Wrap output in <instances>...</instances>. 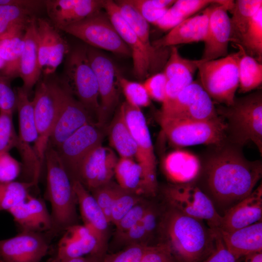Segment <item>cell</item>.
I'll use <instances>...</instances> for the list:
<instances>
[{
  "label": "cell",
  "mask_w": 262,
  "mask_h": 262,
  "mask_svg": "<svg viewBox=\"0 0 262 262\" xmlns=\"http://www.w3.org/2000/svg\"><path fill=\"white\" fill-rule=\"evenodd\" d=\"M34 185L31 182H0V211H8L25 200L29 194V190Z\"/></svg>",
  "instance_id": "cell-39"
},
{
  "label": "cell",
  "mask_w": 262,
  "mask_h": 262,
  "mask_svg": "<svg viewBox=\"0 0 262 262\" xmlns=\"http://www.w3.org/2000/svg\"><path fill=\"white\" fill-rule=\"evenodd\" d=\"M109 150L102 144L91 150L82 162L74 180L79 181L88 191L94 190Z\"/></svg>",
  "instance_id": "cell-31"
},
{
  "label": "cell",
  "mask_w": 262,
  "mask_h": 262,
  "mask_svg": "<svg viewBox=\"0 0 262 262\" xmlns=\"http://www.w3.org/2000/svg\"><path fill=\"white\" fill-rule=\"evenodd\" d=\"M218 116L212 99L199 82L193 81L174 99L162 104L159 117L208 120Z\"/></svg>",
  "instance_id": "cell-13"
},
{
  "label": "cell",
  "mask_w": 262,
  "mask_h": 262,
  "mask_svg": "<svg viewBox=\"0 0 262 262\" xmlns=\"http://www.w3.org/2000/svg\"><path fill=\"white\" fill-rule=\"evenodd\" d=\"M13 113L0 110V152H9L18 142L13 123Z\"/></svg>",
  "instance_id": "cell-45"
},
{
  "label": "cell",
  "mask_w": 262,
  "mask_h": 262,
  "mask_svg": "<svg viewBox=\"0 0 262 262\" xmlns=\"http://www.w3.org/2000/svg\"><path fill=\"white\" fill-rule=\"evenodd\" d=\"M21 231L49 232L52 220L44 202L29 194L8 211Z\"/></svg>",
  "instance_id": "cell-23"
},
{
  "label": "cell",
  "mask_w": 262,
  "mask_h": 262,
  "mask_svg": "<svg viewBox=\"0 0 262 262\" xmlns=\"http://www.w3.org/2000/svg\"><path fill=\"white\" fill-rule=\"evenodd\" d=\"M227 125L228 141L242 147L252 142L262 153V93L235 98L230 106L216 107Z\"/></svg>",
  "instance_id": "cell-4"
},
{
  "label": "cell",
  "mask_w": 262,
  "mask_h": 262,
  "mask_svg": "<svg viewBox=\"0 0 262 262\" xmlns=\"http://www.w3.org/2000/svg\"><path fill=\"white\" fill-rule=\"evenodd\" d=\"M245 262H262V252H257L246 256Z\"/></svg>",
  "instance_id": "cell-61"
},
{
  "label": "cell",
  "mask_w": 262,
  "mask_h": 262,
  "mask_svg": "<svg viewBox=\"0 0 262 262\" xmlns=\"http://www.w3.org/2000/svg\"><path fill=\"white\" fill-rule=\"evenodd\" d=\"M215 4L206 8L201 14L185 19L166 34L152 42V45L157 48H165L180 44L203 42L209 17Z\"/></svg>",
  "instance_id": "cell-21"
},
{
  "label": "cell",
  "mask_w": 262,
  "mask_h": 262,
  "mask_svg": "<svg viewBox=\"0 0 262 262\" xmlns=\"http://www.w3.org/2000/svg\"><path fill=\"white\" fill-rule=\"evenodd\" d=\"M230 0H178L171 6L184 19H186L200 10L215 4H229Z\"/></svg>",
  "instance_id": "cell-46"
},
{
  "label": "cell",
  "mask_w": 262,
  "mask_h": 262,
  "mask_svg": "<svg viewBox=\"0 0 262 262\" xmlns=\"http://www.w3.org/2000/svg\"><path fill=\"white\" fill-rule=\"evenodd\" d=\"M37 83L32 101L38 137L33 148L43 164L60 111L62 86L54 82L38 81Z\"/></svg>",
  "instance_id": "cell-11"
},
{
  "label": "cell",
  "mask_w": 262,
  "mask_h": 262,
  "mask_svg": "<svg viewBox=\"0 0 262 262\" xmlns=\"http://www.w3.org/2000/svg\"><path fill=\"white\" fill-rule=\"evenodd\" d=\"M140 262H178L167 246H148Z\"/></svg>",
  "instance_id": "cell-52"
},
{
  "label": "cell",
  "mask_w": 262,
  "mask_h": 262,
  "mask_svg": "<svg viewBox=\"0 0 262 262\" xmlns=\"http://www.w3.org/2000/svg\"><path fill=\"white\" fill-rule=\"evenodd\" d=\"M185 19L170 7L154 25L163 31H170Z\"/></svg>",
  "instance_id": "cell-58"
},
{
  "label": "cell",
  "mask_w": 262,
  "mask_h": 262,
  "mask_svg": "<svg viewBox=\"0 0 262 262\" xmlns=\"http://www.w3.org/2000/svg\"><path fill=\"white\" fill-rule=\"evenodd\" d=\"M8 80L0 75V110L13 113L16 108V94Z\"/></svg>",
  "instance_id": "cell-56"
},
{
  "label": "cell",
  "mask_w": 262,
  "mask_h": 262,
  "mask_svg": "<svg viewBox=\"0 0 262 262\" xmlns=\"http://www.w3.org/2000/svg\"><path fill=\"white\" fill-rule=\"evenodd\" d=\"M61 30L85 42L89 47L111 51L120 56L131 52L120 37L108 15L101 10Z\"/></svg>",
  "instance_id": "cell-10"
},
{
  "label": "cell",
  "mask_w": 262,
  "mask_h": 262,
  "mask_svg": "<svg viewBox=\"0 0 262 262\" xmlns=\"http://www.w3.org/2000/svg\"><path fill=\"white\" fill-rule=\"evenodd\" d=\"M246 53L262 63V7L253 17L240 44Z\"/></svg>",
  "instance_id": "cell-36"
},
{
  "label": "cell",
  "mask_w": 262,
  "mask_h": 262,
  "mask_svg": "<svg viewBox=\"0 0 262 262\" xmlns=\"http://www.w3.org/2000/svg\"><path fill=\"white\" fill-rule=\"evenodd\" d=\"M61 85L60 111L48 144L55 149L81 127L94 123L92 115L85 107Z\"/></svg>",
  "instance_id": "cell-17"
},
{
  "label": "cell",
  "mask_w": 262,
  "mask_h": 262,
  "mask_svg": "<svg viewBox=\"0 0 262 262\" xmlns=\"http://www.w3.org/2000/svg\"><path fill=\"white\" fill-rule=\"evenodd\" d=\"M165 196L172 208L185 215L205 220L211 229L219 228L222 216L210 198L193 182L172 185L165 189Z\"/></svg>",
  "instance_id": "cell-12"
},
{
  "label": "cell",
  "mask_w": 262,
  "mask_h": 262,
  "mask_svg": "<svg viewBox=\"0 0 262 262\" xmlns=\"http://www.w3.org/2000/svg\"><path fill=\"white\" fill-rule=\"evenodd\" d=\"M109 136L111 146L120 157L132 158L136 153V146L120 108L109 126Z\"/></svg>",
  "instance_id": "cell-32"
},
{
  "label": "cell",
  "mask_w": 262,
  "mask_h": 262,
  "mask_svg": "<svg viewBox=\"0 0 262 262\" xmlns=\"http://www.w3.org/2000/svg\"><path fill=\"white\" fill-rule=\"evenodd\" d=\"M117 160L114 152L110 149L97 178L95 189L110 182L115 174V169Z\"/></svg>",
  "instance_id": "cell-57"
},
{
  "label": "cell",
  "mask_w": 262,
  "mask_h": 262,
  "mask_svg": "<svg viewBox=\"0 0 262 262\" xmlns=\"http://www.w3.org/2000/svg\"><path fill=\"white\" fill-rule=\"evenodd\" d=\"M200 62V59L193 60L182 57L176 47H171L169 56L164 67L163 72L167 80L180 75H193L197 69L198 65Z\"/></svg>",
  "instance_id": "cell-40"
},
{
  "label": "cell",
  "mask_w": 262,
  "mask_h": 262,
  "mask_svg": "<svg viewBox=\"0 0 262 262\" xmlns=\"http://www.w3.org/2000/svg\"><path fill=\"white\" fill-rule=\"evenodd\" d=\"M87 54L98 85L100 102L98 124L100 126L114 111L118 100L116 88L118 69L113 61L98 49L88 46Z\"/></svg>",
  "instance_id": "cell-14"
},
{
  "label": "cell",
  "mask_w": 262,
  "mask_h": 262,
  "mask_svg": "<svg viewBox=\"0 0 262 262\" xmlns=\"http://www.w3.org/2000/svg\"><path fill=\"white\" fill-rule=\"evenodd\" d=\"M48 234L21 231L12 238L0 240L1 262H40L49 249Z\"/></svg>",
  "instance_id": "cell-16"
},
{
  "label": "cell",
  "mask_w": 262,
  "mask_h": 262,
  "mask_svg": "<svg viewBox=\"0 0 262 262\" xmlns=\"http://www.w3.org/2000/svg\"><path fill=\"white\" fill-rule=\"evenodd\" d=\"M47 167L46 198L51 207L52 237L76 224L78 203L73 183L56 149L48 145L45 154Z\"/></svg>",
  "instance_id": "cell-3"
},
{
  "label": "cell",
  "mask_w": 262,
  "mask_h": 262,
  "mask_svg": "<svg viewBox=\"0 0 262 262\" xmlns=\"http://www.w3.org/2000/svg\"><path fill=\"white\" fill-rule=\"evenodd\" d=\"M262 185L228 209L222 216L218 229L232 231L262 221Z\"/></svg>",
  "instance_id": "cell-22"
},
{
  "label": "cell",
  "mask_w": 262,
  "mask_h": 262,
  "mask_svg": "<svg viewBox=\"0 0 262 262\" xmlns=\"http://www.w3.org/2000/svg\"><path fill=\"white\" fill-rule=\"evenodd\" d=\"M240 56L237 52L218 59L203 61L198 65L199 82L213 100L232 105L239 87L238 64Z\"/></svg>",
  "instance_id": "cell-6"
},
{
  "label": "cell",
  "mask_w": 262,
  "mask_h": 262,
  "mask_svg": "<svg viewBox=\"0 0 262 262\" xmlns=\"http://www.w3.org/2000/svg\"><path fill=\"white\" fill-rule=\"evenodd\" d=\"M6 5L19 6L34 11L44 6V0H0V6Z\"/></svg>",
  "instance_id": "cell-59"
},
{
  "label": "cell",
  "mask_w": 262,
  "mask_h": 262,
  "mask_svg": "<svg viewBox=\"0 0 262 262\" xmlns=\"http://www.w3.org/2000/svg\"><path fill=\"white\" fill-rule=\"evenodd\" d=\"M139 201V197L135 193L126 191L120 187L111 209L110 223L116 225Z\"/></svg>",
  "instance_id": "cell-44"
},
{
  "label": "cell",
  "mask_w": 262,
  "mask_h": 262,
  "mask_svg": "<svg viewBox=\"0 0 262 262\" xmlns=\"http://www.w3.org/2000/svg\"><path fill=\"white\" fill-rule=\"evenodd\" d=\"M150 205L139 201L115 225L118 237L127 232L143 217Z\"/></svg>",
  "instance_id": "cell-49"
},
{
  "label": "cell",
  "mask_w": 262,
  "mask_h": 262,
  "mask_svg": "<svg viewBox=\"0 0 262 262\" xmlns=\"http://www.w3.org/2000/svg\"><path fill=\"white\" fill-rule=\"evenodd\" d=\"M21 169V164L8 152H0V182L14 181Z\"/></svg>",
  "instance_id": "cell-51"
},
{
  "label": "cell",
  "mask_w": 262,
  "mask_h": 262,
  "mask_svg": "<svg viewBox=\"0 0 262 262\" xmlns=\"http://www.w3.org/2000/svg\"><path fill=\"white\" fill-rule=\"evenodd\" d=\"M121 14L145 46L156 54L169 52L168 48H157L150 40L149 23L140 15L128 0H116Z\"/></svg>",
  "instance_id": "cell-33"
},
{
  "label": "cell",
  "mask_w": 262,
  "mask_h": 262,
  "mask_svg": "<svg viewBox=\"0 0 262 262\" xmlns=\"http://www.w3.org/2000/svg\"><path fill=\"white\" fill-rule=\"evenodd\" d=\"M99 127L94 123L83 125L56 149L72 181L75 180L79 167L87 154L102 144L103 134Z\"/></svg>",
  "instance_id": "cell-15"
},
{
  "label": "cell",
  "mask_w": 262,
  "mask_h": 262,
  "mask_svg": "<svg viewBox=\"0 0 262 262\" xmlns=\"http://www.w3.org/2000/svg\"><path fill=\"white\" fill-rule=\"evenodd\" d=\"M62 85L75 95L92 115L98 116L99 102L98 85L90 65L87 46L75 47L68 53Z\"/></svg>",
  "instance_id": "cell-7"
},
{
  "label": "cell",
  "mask_w": 262,
  "mask_h": 262,
  "mask_svg": "<svg viewBox=\"0 0 262 262\" xmlns=\"http://www.w3.org/2000/svg\"><path fill=\"white\" fill-rule=\"evenodd\" d=\"M214 249L204 262H237V259L227 249L218 230L213 229Z\"/></svg>",
  "instance_id": "cell-55"
},
{
  "label": "cell",
  "mask_w": 262,
  "mask_h": 262,
  "mask_svg": "<svg viewBox=\"0 0 262 262\" xmlns=\"http://www.w3.org/2000/svg\"><path fill=\"white\" fill-rule=\"evenodd\" d=\"M167 79L163 72H158L147 77L143 83L150 99L162 103L165 95Z\"/></svg>",
  "instance_id": "cell-50"
},
{
  "label": "cell",
  "mask_w": 262,
  "mask_h": 262,
  "mask_svg": "<svg viewBox=\"0 0 262 262\" xmlns=\"http://www.w3.org/2000/svg\"><path fill=\"white\" fill-rule=\"evenodd\" d=\"M36 26L39 61L42 71L49 58L51 33L54 26L49 20L40 18L36 19Z\"/></svg>",
  "instance_id": "cell-43"
},
{
  "label": "cell",
  "mask_w": 262,
  "mask_h": 262,
  "mask_svg": "<svg viewBox=\"0 0 262 262\" xmlns=\"http://www.w3.org/2000/svg\"><path fill=\"white\" fill-rule=\"evenodd\" d=\"M96 236L84 225L68 228L60 240L56 255L51 262L93 255L102 258L105 250Z\"/></svg>",
  "instance_id": "cell-18"
},
{
  "label": "cell",
  "mask_w": 262,
  "mask_h": 262,
  "mask_svg": "<svg viewBox=\"0 0 262 262\" xmlns=\"http://www.w3.org/2000/svg\"><path fill=\"white\" fill-rule=\"evenodd\" d=\"M162 130L174 146H218L228 141L227 125L220 116L208 120L159 117Z\"/></svg>",
  "instance_id": "cell-5"
},
{
  "label": "cell",
  "mask_w": 262,
  "mask_h": 262,
  "mask_svg": "<svg viewBox=\"0 0 262 262\" xmlns=\"http://www.w3.org/2000/svg\"><path fill=\"white\" fill-rule=\"evenodd\" d=\"M119 108L136 144L135 157L143 169L142 190L154 195L158 187L156 161L146 118L141 108L126 101Z\"/></svg>",
  "instance_id": "cell-9"
},
{
  "label": "cell",
  "mask_w": 262,
  "mask_h": 262,
  "mask_svg": "<svg viewBox=\"0 0 262 262\" xmlns=\"http://www.w3.org/2000/svg\"><path fill=\"white\" fill-rule=\"evenodd\" d=\"M102 258L93 255L71 259L61 262H99Z\"/></svg>",
  "instance_id": "cell-60"
},
{
  "label": "cell",
  "mask_w": 262,
  "mask_h": 262,
  "mask_svg": "<svg viewBox=\"0 0 262 262\" xmlns=\"http://www.w3.org/2000/svg\"><path fill=\"white\" fill-rule=\"evenodd\" d=\"M16 108L18 113L19 120V134L17 145L31 146V143L34 144L38 137L33 102L29 99V94L22 86L16 88Z\"/></svg>",
  "instance_id": "cell-29"
},
{
  "label": "cell",
  "mask_w": 262,
  "mask_h": 262,
  "mask_svg": "<svg viewBox=\"0 0 262 262\" xmlns=\"http://www.w3.org/2000/svg\"><path fill=\"white\" fill-rule=\"evenodd\" d=\"M84 225L98 238L106 248L110 223L94 196L78 181H72Z\"/></svg>",
  "instance_id": "cell-24"
},
{
  "label": "cell",
  "mask_w": 262,
  "mask_h": 262,
  "mask_svg": "<svg viewBox=\"0 0 262 262\" xmlns=\"http://www.w3.org/2000/svg\"><path fill=\"white\" fill-rule=\"evenodd\" d=\"M103 9L120 37L131 50L135 77L143 80L148 75L159 72L164 68L169 52L156 54L150 51L124 18L115 1L104 0Z\"/></svg>",
  "instance_id": "cell-8"
},
{
  "label": "cell",
  "mask_w": 262,
  "mask_h": 262,
  "mask_svg": "<svg viewBox=\"0 0 262 262\" xmlns=\"http://www.w3.org/2000/svg\"><path fill=\"white\" fill-rule=\"evenodd\" d=\"M149 245L133 244L117 253L108 255L99 262H140Z\"/></svg>",
  "instance_id": "cell-47"
},
{
  "label": "cell",
  "mask_w": 262,
  "mask_h": 262,
  "mask_svg": "<svg viewBox=\"0 0 262 262\" xmlns=\"http://www.w3.org/2000/svg\"><path fill=\"white\" fill-rule=\"evenodd\" d=\"M262 7V0H237L229 11L230 25V42L239 45L253 17Z\"/></svg>",
  "instance_id": "cell-30"
},
{
  "label": "cell",
  "mask_w": 262,
  "mask_h": 262,
  "mask_svg": "<svg viewBox=\"0 0 262 262\" xmlns=\"http://www.w3.org/2000/svg\"><path fill=\"white\" fill-rule=\"evenodd\" d=\"M163 168L167 178L176 184L192 182L197 178L201 163L195 154L182 150L168 154L163 161Z\"/></svg>",
  "instance_id": "cell-27"
},
{
  "label": "cell",
  "mask_w": 262,
  "mask_h": 262,
  "mask_svg": "<svg viewBox=\"0 0 262 262\" xmlns=\"http://www.w3.org/2000/svg\"><path fill=\"white\" fill-rule=\"evenodd\" d=\"M217 229L227 249L237 260L243 256L262 252V221L232 231Z\"/></svg>",
  "instance_id": "cell-26"
},
{
  "label": "cell",
  "mask_w": 262,
  "mask_h": 262,
  "mask_svg": "<svg viewBox=\"0 0 262 262\" xmlns=\"http://www.w3.org/2000/svg\"><path fill=\"white\" fill-rule=\"evenodd\" d=\"M162 220L164 242L178 262H197L214 244L213 229L171 207Z\"/></svg>",
  "instance_id": "cell-2"
},
{
  "label": "cell",
  "mask_w": 262,
  "mask_h": 262,
  "mask_svg": "<svg viewBox=\"0 0 262 262\" xmlns=\"http://www.w3.org/2000/svg\"><path fill=\"white\" fill-rule=\"evenodd\" d=\"M226 142L214 146L199 174L203 191L212 202L229 209L253 192L262 177V164L261 160H247L241 147Z\"/></svg>",
  "instance_id": "cell-1"
},
{
  "label": "cell",
  "mask_w": 262,
  "mask_h": 262,
  "mask_svg": "<svg viewBox=\"0 0 262 262\" xmlns=\"http://www.w3.org/2000/svg\"><path fill=\"white\" fill-rule=\"evenodd\" d=\"M70 51L67 41L54 26L51 33V43L48 63L42 71L45 75L53 73Z\"/></svg>",
  "instance_id": "cell-42"
},
{
  "label": "cell",
  "mask_w": 262,
  "mask_h": 262,
  "mask_svg": "<svg viewBox=\"0 0 262 262\" xmlns=\"http://www.w3.org/2000/svg\"><path fill=\"white\" fill-rule=\"evenodd\" d=\"M140 15L148 22L154 24L168 9H159L155 7L151 0H128Z\"/></svg>",
  "instance_id": "cell-53"
},
{
  "label": "cell",
  "mask_w": 262,
  "mask_h": 262,
  "mask_svg": "<svg viewBox=\"0 0 262 262\" xmlns=\"http://www.w3.org/2000/svg\"><path fill=\"white\" fill-rule=\"evenodd\" d=\"M36 18L27 27L24 36V46L18 67V76L23 82L22 87L29 94L39 81L40 66L37 43Z\"/></svg>",
  "instance_id": "cell-25"
},
{
  "label": "cell",
  "mask_w": 262,
  "mask_h": 262,
  "mask_svg": "<svg viewBox=\"0 0 262 262\" xmlns=\"http://www.w3.org/2000/svg\"><path fill=\"white\" fill-rule=\"evenodd\" d=\"M233 1L229 4L214 5L209 17L206 35L203 41L204 50L200 59L212 60L228 54L230 35L228 11L232 8Z\"/></svg>",
  "instance_id": "cell-19"
},
{
  "label": "cell",
  "mask_w": 262,
  "mask_h": 262,
  "mask_svg": "<svg viewBox=\"0 0 262 262\" xmlns=\"http://www.w3.org/2000/svg\"><path fill=\"white\" fill-rule=\"evenodd\" d=\"M34 11L11 5L0 6V36L19 26H28L34 18Z\"/></svg>",
  "instance_id": "cell-38"
},
{
  "label": "cell",
  "mask_w": 262,
  "mask_h": 262,
  "mask_svg": "<svg viewBox=\"0 0 262 262\" xmlns=\"http://www.w3.org/2000/svg\"><path fill=\"white\" fill-rule=\"evenodd\" d=\"M158 221V213L154 208L150 206L142 219L119 238L129 245L144 244L143 241L156 229Z\"/></svg>",
  "instance_id": "cell-37"
},
{
  "label": "cell",
  "mask_w": 262,
  "mask_h": 262,
  "mask_svg": "<svg viewBox=\"0 0 262 262\" xmlns=\"http://www.w3.org/2000/svg\"><path fill=\"white\" fill-rule=\"evenodd\" d=\"M193 81V75L185 74L172 77L167 81L165 98L162 104L174 99L178 95Z\"/></svg>",
  "instance_id": "cell-54"
},
{
  "label": "cell",
  "mask_w": 262,
  "mask_h": 262,
  "mask_svg": "<svg viewBox=\"0 0 262 262\" xmlns=\"http://www.w3.org/2000/svg\"><path fill=\"white\" fill-rule=\"evenodd\" d=\"M117 84L121 89L129 104L141 108L149 106L150 98L143 84L128 80L123 77L117 70Z\"/></svg>",
  "instance_id": "cell-41"
},
{
  "label": "cell",
  "mask_w": 262,
  "mask_h": 262,
  "mask_svg": "<svg viewBox=\"0 0 262 262\" xmlns=\"http://www.w3.org/2000/svg\"><path fill=\"white\" fill-rule=\"evenodd\" d=\"M5 66H6V65H5V62L3 61V60L1 58V57L0 56V73L1 74V76L2 75V74L5 68Z\"/></svg>",
  "instance_id": "cell-62"
},
{
  "label": "cell",
  "mask_w": 262,
  "mask_h": 262,
  "mask_svg": "<svg viewBox=\"0 0 262 262\" xmlns=\"http://www.w3.org/2000/svg\"><path fill=\"white\" fill-rule=\"evenodd\" d=\"M51 261H52V258H50L49 259H48L46 262H51ZM0 262H1L0 261Z\"/></svg>",
  "instance_id": "cell-63"
},
{
  "label": "cell",
  "mask_w": 262,
  "mask_h": 262,
  "mask_svg": "<svg viewBox=\"0 0 262 262\" xmlns=\"http://www.w3.org/2000/svg\"><path fill=\"white\" fill-rule=\"evenodd\" d=\"M114 175L122 189L133 193L139 189L142 190L143 169L132 158L120 157L116 163Z\"/></svg>",
  "instance_id": "cell-35"
},
{
  "label": "cell",
  "mask_w": 262,
  "mask_h": 262,
  "mask_svg": "<svg viewBox=\"0 0 262 262\" xmlns=\"http://www.w3.org/2000/svg\"><path fill=\"white\" fill-rule=\"evenodd\" d=\"M104 0H47L44 6L52 24L61 30L103 9Z\"/></svg>",
  "instance_id": "cell-20"
},
{
  "label": "cell",
  "mask_w": 262,
  "mask_h": 262,
  "mask_svg": "<svg viewBox=\"0 0 262 262\" xmlns=\"http://www.w3.org/2000/svg\"><path fill=\"white\" fill-rule=\"evenodd\" d=\"M28 26H17L0 36V56L6 65L2 76L8 79L18 76L19 60L24 46V36Z\"/></svg>",
  "instance_id": "cell-28"
},
{
  "label": "cell",
  "mask_w": 262,
  "mask_h": 262,
  "mask_svg": "<svg viewBox=\"0 0 262 262\" xmlns=\"http://www.w3.org/2000/svg\"><path fill=\"white\" fill-rule=\"evenodd\" d=\"M235 46L240 51L238 64L239 92L246 93L262 84V64L247 54L240 45Z\"/></svg>",
  "instance_id": "cell-34"
},
{
  "label": "cell",
  "mask_w": 262,
  "mask_h": 262,
  "mask_svg": "<svg viewBox=\"0 0 262 262\" xmlns=\"http://www.w3.org/2000/svg\"><path fill=\"white\" fill-rule=\"evenodd\" d=\"M120 186L109 183L91 191L92 195L103 210L110 223V212Z\"/></svg>",
  "instance_id": "cell-48"
}]
</instances>
